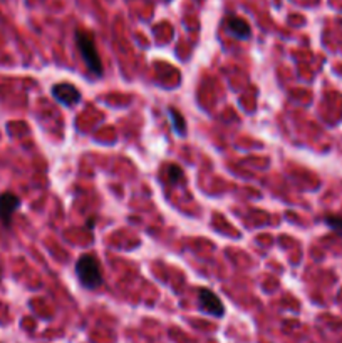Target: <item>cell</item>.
Segmentation results:
<instances>
[{"label": "cell", "mask_w": 342, "mask_h": 343, "mask_svg": "<svg viewBox=\"0 0 342 343\" xmlns=\"http://www.w3.org/2000/svg\"><path fill=\"white\" fill-rule=\"evenodd\" d=\"M75 275L79 283L87 290H96L103 285V271L94 255H82L75 263Z\"/></svg>", "instance_id": "6da1fadb"}, {"label": "cell", "mask_w": 342, "mask_h": 343, "mask_svg": "<svg viewBox=\"0 0 342 343\" xmlns=\"http://www.w3.org/2000/svg\"><path fill=\"white\" fill-rule=\"evenodd\" d=\"M75 44H78V49L86 67L89 69L91 74H94L96 77H101V75H103V62H101L94 37L91 34L84 32V30H78V32H75Z\"/></svg>", "instance_id": "7a4b0ae2"}, {"label": "cell", "mask_w": 342, "mask_h": 343, "mask_svg": "<svg viewBox=\"0 0 342 343\" xmlns=\"http://www.w3.org/2000/svg\"><path fill=\"white\" fill-rule=\"evenodd\" d=\"M198 305L200 310L205 311L206 315H212L215 318H221L225 315V307L221 300L213 293L212 290L208 288H201L198 293Z\"/></svg>", "instance_id": "3957f363"}, {"label": "cell", "mask_w": 342, "mask_h": 343, "mask_svg": "<svg viewBox=\"0 0 342 343\" xmlns=\"http://www.w3.org/2000/svg\"><path fill=\"white\" fill-rule=\"evenodd\" d=\"M52 96L62 106H74L81 100V92L69 82H61L52 87Z\"/></svg>", "instance_id": "277c9868"}, {"label": "cell", "mask_w": 342, "mask_h": 343, "mask_svg": "<svg viewBox=\"0 0 342 343\" xmlns=\"http://www.w3.org/2000/svg\"><path fill=\"white\" fill-rule=\"evenodd\" d=\"M21 208V199L14 193L0 194V221L5 228H9L12 223V216Z\"/></svg>", "instance_id": "5b68a950"}, {"label": "cell", "mask_w": 342, "mask_h": 343, "mask_svg": "<svg viewBox=\"0 0 342 343\" xmlns=\"http://www.w3.org/2000/svg\"><path fill=\"white\" fill-rule=\"evenodd\" d=\"M226 30H228V34L233 35L235 39H240V41L250 39V35H252L250 25L240 17H230L228 18L226 21Z\"/></svg>", "instance_id": "8992f818"}, {"label": "cell", "mask_w": 342, "mask_h": 343, "mask_svg": "<svg viewBox=\"0 0 342 343\" xmlns=\"http://www.w3.org/2000/svg\"><path fill=\"white\" fill-rule=\"evenodd\" d=\"M169 117H171V124H173V129L178 136H183L186 131V124H185V119L181 117V114L176 111V109H169L168 111Z\"/></svg>", "instance_id": "52a82bcc"}, {"label": "cell", "mask_w": 342, "mask_h": 343, "mask_svg": "<svg viewBox=\"0 0 342 343\" xmlns=\"http://www.w3.org/2000/svg\"><path fill=\"white\" fill-rule=\"evenodd\" d=\"M168 179H169L171 184H178L183 179L181 168L176 166V164H171V166H168Z\"/></svg>", "instance_id": "ba28073f"}, {"label": "cell", "mask_w": 342, "mask_h": 343, "mask_svg": "<svg viewBox=\"0 0 342 343\" xmlns=\"http://www.w3.org/2000/svg\"><path fill=\"white\" fill-rule=\"evenodd\" d=\"M326 225L331 228V230L342 234V216H327Z\"/></svg>", "instance_id": "9c48e42d"}]
</instances>
